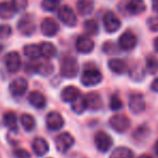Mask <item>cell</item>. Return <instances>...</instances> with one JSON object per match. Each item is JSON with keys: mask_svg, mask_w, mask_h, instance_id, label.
Masks as SVG:
<instances>
[{"mask_svg": "<svg viewBox=\"0 0 158 158\" xmlns=\"http://www.w3.org/2000/svg\"><path fill=\"white\" fill-rule=\"evenodd\" d=\"M57 16L61 19L62 23L65 24L68 27H75L77 25L76 14H75L74 10L67 4L60 6L59 10H57Z\"/></svg>", "mask_w": 158, "mask_h": 158, "instance_id": "cell-3", "label": "cell"}, {"mask_svg": "<svg viewBox=\"0 0 158 158\" xmlns=\"http://www.w3.org/2000/svg\"><path fill=\"white\" fill-rule=\"evenodd\" d=\"M12 33V28L9 25H0V39H7Z\"/></svg>", "mask_w": 158, "mask_h": 158, "instance_id": "cell-36", "label": "cell"}, {"mask_svg": "<svg viewBox=\"0 0 158 158\" xmlns=\"http://www.w3.org/2000/svg\"><path fill=\"white\" fill-rule=\"evenodd\" d=\"M17 29L23 35H32L36 30V24H35L34 17L30 14H25L17 22Z\"/></svg>", "mask_w": 158, "mask_h": 158, "instance_id": "cell-4", "label": "cell"}, {"mask_svg": "<svg viewBox=\"0 0 158 158\" xmlns=\"http://www.w3.org/2000/svg\"><path fill=\"white\" fill-rule=\"evenodd\" d=\"M151 89H152L153 92L158 93V77L152 82V84H151Z\"/></svg>", "mask_w": 158, "mask_h": 158, "instance_id": "cell-39", "label": "cell"}, {"mask_svg": "<svg viewBox=\"0 0 158 158\" xmlns=\"http://www.w3.org/2000/svg\"><path fill=\"white\" fill-rule=\"evenodd\" d=\"M36 72L40 73L43 77L51 74L53 72V64L49 61H41V63H37V71Z\"/></svg>", "mask_w": 158, "mask_h": 158, "instance_id": "cell-30", "label": "cell"}, {"mask_svg": "<svg viewBox=\"0 0 158 158\" xmlns=\"http://www.w3.org/2000/svg\"><path fill=\"white\" fill-rule=\"evenodd\" d=\"M146 9V4L144 0H129L127 3V10L130 14L139 15L143 13Z\"/></svg>", "mask_w": 158, "mask_h": 158, "instance_id": "cell-19", "label": "cell"}, {"mask_svg": "<svg viewBox=\"0 0 158 158\" xmlns=\"http://www.w3.org/2000/svg\"><path fill=\"white\" fill-rule=\"evenodd\" d=\"M4 64L8 69L9 72L15 73L21 69L22 66V60L21 56L17 52H10L6 55L4 57Z\"/></svg>", "mask_w": 158, "mask_h": 158, "instance_id": "cell-11", "label": "cell"}, {"mask_svg": "<svg viewBox=\"0 0 158 158\" xmlns=\"http://www.w3.org/2000/svg\"><path fill=\"white\" fill-rule=\"evenodd\" d=\"M14 156L16 158H30V154L24 148H17L14 151Z\"/></svg>", "mask_w": 158, "mask_h": 158, "instance_id": "cell-38", "label": "cell"}, {"mask_svg": "<svg viewBox=\"0 0 158 158\" xmlns=\"http://www.w3.org/2000/svg\"><path fill=\"white\" fill-rule=\"evenodd\" d=\"M147 25L152 31L158 32V16H153L147 19Z\"/></svg>", "mask_w": 158, "mask_h": 158, "instance_id": "cell-37", "label": "cell"}, {"mask_svg": "<svg viewBox=\"0 0 158 158\" xmlns=\"http://www.w3.org/2000/svg\"><path fill=\"white\" fill-rule=\"evenodd\" d=\"M28 88V83L24 77H16L10 83L9 89L14 97H21L26 93Z\"/></svg>", "mask_w": 158, "mask_h": 158, "instance_id": "cell-13", "label": "cell"}, {"mask_svg": "<svg viewBox=\"0 0 158 158\" xmlns=\"http://www.w3.org/2000/svg\"><path fill=\"white\" fill-rule=\"evenodd\" d=\"M76 48L81 54H89L94 48V42L88 35H80L76 41Z\"/></svg>", "mask_w": 158, "mask_h": 158, "instance_id": "cell-16", "label": "cell"}, {"mask_svg": "<svg viewBox=\"0 0 158 158\" xmlns=\"http://www.w3.org/2000/svg\"><path fill=\"white\" fill-rule=\"evenodd\" d=\"M110 158H133V152L128 148L119 146L113 151Z\"/></svg>", "mask_w": 158, "mask_h": 158, "instance_id": "cell-27", "label": "cell"}, {"mask_svg": "<svg viewBox=\"0 0 158 158\" xmlns=\"http://www.w3.org/2000/svg\"><path fill=\"white\" fill-rule=\"evenodd\" d=\"M146 69L151 74L158 72V59L155 56H148L146 58Z\"/></svg>", "mask_w": 158, "mask_h": 158, "instance_id": "cell-33", "label": "cell"}, {"mask_svg": "<svg viewBox=\"0 0 158 158\" xmlns=\"http://www.w3.org/2000/svg\"><path fill=\"white\" fill-rule=\"evenodd\" d=\"M40 29L43 35L46 37H54L60 31V26L56 21H54L51 17H47L41 22Z\"/></svg>", "mask_w": 158, "mask_h": 158, "instance_id": "cell-12", "label": "cell"}, {"mask_svg": "<svg viewBox=\"0 0 158 158\" xmlns=\"http://www.w3.org/2000/svg\"><path fill=\"white\" fill-rule=\"evenodd\" d=\"M110 126L115 131L122 133L128 130L130 127V119L122 114H115L110 118Z\"/></svg>", "mask_w": 158, "mask_h": 158, "instance_id": "cell-8", "label": "cell"}, {"mask_svg": "<svg viewBox=\"0 0 158 158\" xmlns=\"http://www.w3.org/2000/svg\"><path fill=\"white\" fill-rule=\"evenodd\" d=\"M21 124L26 131H32L36 126V121L30 114L25 113L21 116Z\"/></svg>", "mask_w": 158, "mask_h": 158, "instance_id": "cell-28", "label": "cell"}, {"mask_svg": "<svg viewBox=\"0 0 158 158\" xmlns=\"http://www.w3.org/2000/svg\"><path fill=\"white\" fill-rule=\"evenodd\" d=\"M76 8L80 15L87 16L92 13L94 9V1L93 0H78L76 3Z\"/></svg>", "mask_w": 158, "mask_h": 158, "instance_id": "cell-21", "label": "cell"}, {"mask_svg": "<svg viewBox=\"0 0 158 158\" xmlns=\"http://www.w3.org/2000/svg\"><path fill=\"white\" fill-rule=\"evenodd\" d=\"M32 148L34 153L38 157H42L48 153L49 151V144L43 138H36L34 139L32 143Z\"/></svg>", "mask_w": 158, "mask_h": 158, "instance_id": "cell-17", "label": "cell"}, {"mask_svg": "<svg viewBox=\"0 0 158 158\" xmlns=\"http://www.w3.org/2000/svg\"><path fill=\"white\" fill-rule=\"evenodd\" d=\"M61 75L66 79H73L78 74L79 71V66H78V61L75 57L72 56H67L65 58H63L61 63Z\"/></svg>", "mask_w": 158, "mask_h": 158, "instance_id": "cell-1", "label": "cell"}, {"mask_svg": "<svg viewBox=\"0 0 158 158\" xmlns=\"http://www.w3.org/2000/svg\"><path fill=\"white\" fill-rule=\"evenodd\" d=\"M155 151H156L157 155H158V140L156 141V144H155Z\"/></svg>", "mask_w": 158, "mask_h": 158, "instance_id": "cell-43", "label": "cell"}, {"mask_svg": "<svg viewBox=\"0 0 158 158\" xmlns=\"http://www.w3.org/2000/svg\"><path fill=\"white\" fill-rule=\"evenodd\" d=\"M87 106H86V103H84V97H80L78 99H76L74 102H72V110L74 111L76 114H81L86 111Z\"/></svg>", "mask_w": 158, "mask_h": 158, "instance_id": "cell-32", "label": "cell"}, {"mask_svg": "<svg viewBox=\"0 0 158 158\" xmlns=\"http://www.w3.org/2000/svg\"><path fill=\"white\" fill-rule=\"evenodd\" d=\"M60 2H61V0H42L41 8L42 10L47 11V12H53V11L59 9Z\"/></svg>", "mask_w": 158, "mask_h": 158, "instance_id": "cell-31", "label": "cell"}, {"mask_svg": "<svg viewBox=\"0 0 158 158\" xmlns=\"http://www.w3.org/2000/svg\"><path fill=\"white\" fill-rule=\"evenodd\" d=\"M28 102H29L34 108L42 109L46 106L47 100H46V97H44L41 93L37 92V90H34V92L29 93V95H28Z\"/></svg>", "mask_w": 158, "mask_h": 158, "instance_id": "cell-20", "label": "cell"}, {"mask_svg": "<svg viewBox=\"0 0 158 158\" xmlns=\"http://www.w3.org/2000/svg\"><path fill=\"white\" fill-rule=\"evenodd\" d=\"M15 13L16 12H15L11 2H7V1L0 2V19H12Z\"/></svg>", "mask_w": 158, "mask_h": 158, "instance_id": "cell-24", "label": "cell"}, {"mask_svg": "<svg viewBox=\"0 0 158 158\" xmlns=\"http://www.w3.org/2000/svg\"><path fill=\"white\" fill-rule=\"evenodd\" d=\"M138 44L137 35L131 31L124 32L118 39V45L122 51H132Z\"/></svg>", "mask_w": 158, "mask_h": 158, "instance_id": "cell-9", "label": "cell"}, {"mask_svg": "<svg viewBox=\"0 0 158 158\" xmlns=\"http://www.w3.org/2000/svg\"><path fill=\"white\" fill-rule=\"evenodd\" d=\"M145 100L142 94L134 93L129 97V109L134 114H140L145 110Z\"/></svg>", "mask_w": 158, "mask_h": 158, "instance_id": "cell-10", "label": "cell"}, {"mask_svg": "<svg viewBox=\"0 0 158 158\" xmlns=\"http://www.w3.org/2000/svg\"><path fill=\"white\" fill-rule=\"evenodd\" d=\"M154 48H155L156 52H158V37L155 39V41H154Z\"/></svg>", "mask_w": 158, "mask_h": 158, "instance_id": "cell-41", "label": "cell"}, {"mask_svg": "<svg viewBox=\"0 0 158 158\" xmlns=\"http://www.w3.org/2000/svg\"><path fill=\"white\" fill-rule=\"evenodd\" d=\"M108 68L116 74H122L127 70V64L120 58H112L108 60Z\"/></svg>", "mask_w": 158, "mask_h": 158, "instance_id": "cell-22", "label": "cell"}, {"mask_svg": "<svg viewBox=\"0 0 158 158\" xmlns=\"http://www.w3.org/2000/svg\"><path fill=\"white\" fill-rule=\"evenodd\" d=\"M84 29L87 35H95L99 32V25L94 19H87L84 23Z\"/></svg>", "mask_w": 158, "mask_h": 158, "instance_id": "cell-29", "label": "cell"}, {"mask_svg": "<svg viewBox=\"0 0 158 158\" xmlns=\"http://www.w3.org/2000/svg\"><path fill=\"white\" fill-rule=\"evenodd\" d=\"M80 97V90L76 86H66L61 93V98L65 102H74Z\"/></svg>", "mask_w": 158, "mask_h": 158, "instance_id": "cell-18", "label": "cell"}, {"mask_svg": "<svg viewBox=\"0 0 158 158\" xmlns=\"http://www.w3.org/2000/svg\"><path fill=\"white\" fill-rule=\"evenodd\" d=\"M102 73L94 67L84 69V71L81 74V83L84 86H95L102 82Z\"/></svg>", "mask_w": 158, "mask_h": 158, "instance_id": "cell-2", "label": "cell"}, {"mask_svg": "<svg viewBox=\"0 0 158 158\" xmlns=\"http://www.w3.org/2000/svg\"><path fill=\"white\" fill-rule=\"evenodd\" d=\"M47 127L51 131L61 130L64 126V119L59 112H50L46 118Z\"/></svg>", "mask_w": 158, "mask_h": 158, "instance_id": "cell-14", "label": "cell"}, {"mask_svg": "<svg viewBox=\"0 0 158 158\" xmlns=\"http://www.w3.org/2000/svg\"><path fill=\"white\" fill-rule=\"evenodd\" d=\"M84 103L87 109H90L92 111H97L102 108V98L97 92H90L84 97Z\"/></svg>", "mask_w": 158, "mask_h": 158, "instance_id": "cell-15", "label": "cell"}, {"mask_svg": "<svg viewBox=\"0 0 158 158\" xmlns=\"http://www.w3.org/2000/svg\"><path fill=\"white\" fill-rule=\"evenodd\" d=\"M103 24L104 28L108 33H114L118 31L121 27V21L119 17L112 11H108L103 16Z\"/></svg>", "mask_w": 158, "mask_h": 158, "instance_id": "cell-5", "label": "cell"}, {"mask_svg": "<svg viewBox=\"0 0 158 158\" xmlns=\"http://www.w3.org/2000/svg\"><path fill=\"white\" fill-rule=\"evenodd\" d=\"M152 9L155 13H158V0H153L152 2Z\"/></svg>", "mask_w": 158, "mask_h": 158, "instance_id": "cell-40", "label": "cell"}, {"mask_svg": "<svg viewBox=\"0 0 158 158\" xmlns=\"http://www.w3.org/2000/svg\"><path fill=\"white\" fill-rule=\"evenodd\" d=\"M94 143L100 152L106 153L113 146V139L108 133L104 131H99L94 137Z\"/></svg>", "mask_w": 158, "mask_h": 158, "instance_id": "cell-6", "label": "cell"}, {"mask_svg": "<svg viewBox=\"0 0 158 158\" xmlns=\"http://www.w3.org/2000/svg\"><path fill=\"white\" fill-rule=\"evenodd\" d=\"M11 4L14 8L15 12H21L24 11L28 6V0H12Z\"/></svg>", "mask_w": 158, "mask_h": 158, "instance_id": "cell-35", "label": "cell"}, {"mask_svg": "<svg viewBox=\"0 0 158 158\" xmlns=\"http://www.w3.org/2000/svg\"><path fill=\"white\" fill-rule=\"evenodd\" d=\"M139 158H153L151 155H148V154H143V155H141Z\"/></svg>", "mask_w": 158, "mask_h": 158, "instance_id": "cell-42", "label": "cell"}, {"mask_svg": "<svg viewBox=\"0 0 158 158\" xmlns=\"http://www.w3.org/2000/svg\"><path fill=\"white\" fill-rule=\"evenodd\" d=\"M24 54L30 60H37L39 57H41L40 48L37 44H27L24 46Z\"/></svg>", "mask_w": 158, "mask_h": 158, "instance_id": "cell-25", "label": "cell"}, {"mask_svg": "<svg viewBox=\"0 0 158 158\" xmlns=\"http://www.w3.org/2000/svg\"><path fill=\"white\" fill-rule=\"evenodd\" d=\"M39 48H40L41 56H43L46 59L53 58L57 53L55 45L51 43V42H42V43L39 45Z\"/></svg>", "mask_w": 158, "mask_h": 158, "instance_id": "cell-23", "label": "cell"}, {"mask_svg": "<svg viewBox=\"0 0 158 158\" xmlns=\"http://www.w3.org/2000/svg\"><path fill=\"white\" fill-rule=\"evenodd\" d=\"M56 150L60 153H66L75 143L74 137L68 132H63L56 137L54 141Z\"/></svg>", "mask_w": 158, "mask_h": 158, "instance_id": "cell-7", "label": "cell"}, {"mask_svg": "<svg viewBox=\"0 0 158 158\" xmlns=\"http://www.w3.org/2000/svg\"><path fill=\"white\" fill-rule=\"evenodd\" d=\"M3 123L11 131H17V117L14 112L9 111L4 113Z\"/></svg>", "mask_w": 158, "mask_h": 158, "instance_id": "cell-26", "label": "cell"}, {"mask_svg": "<svg viewBox=\"0 0 158 158\" xmlns=\"http://www.w3.org/2000/svg\"><path fill=\"white\" fill-rule=\"evenodd\" d=\"M110 106L113 111H118L120 109H122L124 106V103H122L121 99L116 95H113L112 98H111V101H110Z\"/></svg>", "mask_w": 158, "mask_h": 158, "instance_id": "cell-34", "label": "cell"}]
</instances>
